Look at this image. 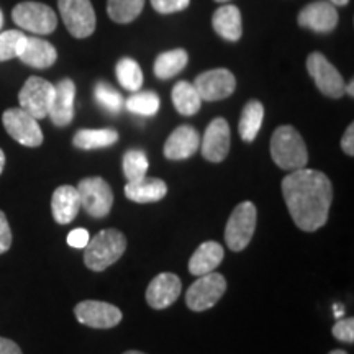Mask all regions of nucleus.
I'll list each match as a JSON object with an SVG mask.
<instances>
[{
	"instance_id": "38",
	"label": "nucleus",
	"mask_w": 354,
	"mask_h": 354,
	"mask_svg": "<svg viewBox=\"0 0 354 354\" xmlns=\"http://www.w3.org/2000/svg\"><path fill=\"white\" fill-rule=\"evenodd\" d=\"M342 148L343 151L348 154V156H353L354 154V125L351 123L344 131L343 138H342Z\"/></svg>"
},
{
	"instance_id": "28",
	"label": "nucleus",
	"mask_w": 354,
	"mask_h": 354,
	"mask_svg": "<svg viewBox=\"0 0 354 354\" xmlns=\"http://www.w3.org/2000/svg\"><path fill=\"white\" fill-rule=\"evenodd\" d=\"M145 0H107V13L115 24H130L138 19Z\"/></svg>"
},
{
	"instance_id": "24",
	"label": "nucleus",
	"mask_w": 354,
	"mask_h": 354,
	"mask_svg": "<svg viewBox=\"0 0 354 354\" xmlns=\"http://www.w3.org/2000/svg\"><path fill=\"white\" fill-rule=\"evenodd\" d=\"M264 120V107L259 100H250L241 112L238 131L243 141L251 143L256 140Z\"/></svg>"
},
{
	"instance_id": "15",
	"label": "nucleus",
	"mask_w": 354,
	"mask_h": 354,
	"mask_svg": "<svg viewBox=\"0 0 354 354\" xmlns=\"http://www.w3.org/2000/svg\"><path fill=\"white\" fill-rule=\"evenodd\" d=\"M299 25L315 33H330L338 25V12L333 3L326 0L308 3L299 13Z\"/></svg>"
},
{
	"instance_id": "29",
	"label": "nucleus",
	"mask_w": 354,
	"mask_h": 354,
	"mask_svg": "<svg viewBox=\"0 0 354 354\" xmlns=\"http://www.w3.org/2000/svg\"><path fill=\"white\" fill-rule=\"evenodd\" d=\"M117 79L123 88L130 92H138L143 86V73H141L140 64L131 57H123L117 63L115 68Z\"/></svg>"
},
{
	"instance_id": "44",
	"label": "nucleus",
	"mask_w": 354,
	"mask_h": 354,
	"mask_svg": "<svg viewBox=\"0 0 354 354\" xmlns=\"http://www.w3.org/2000/svg\"><path fill=\"white\" fill-rule=\"evenodd\" d=\"M123 354H145V353H141V351H135V349H131V351H127V353H123Z\"/></svg>"
},
{
	"instance_id": "46",
	"label": "nucleus",
	"mask_w": 354,
	"mask_h": 354,
	"mask_svg": "<svg viewBox=\"0 0 354 354\" xmlns=\"http://www.w3.org/2000/svg\"><path fill=\"white\" fill-rule=\"evenodd\" d=\"M215 2H228V0H215Z\"/></svg>"
},
{
	"instance_id": "11",
	"label": "nucleus",
	"mask_w": 354,
	"mask_h": 354,
	"mask_svg": "<svg viewBox=\"0 0 354 354\" xmlns=\"http://www.w3.org/2000/svg\"><path fill=\"white\" fill-rule=\"evenodd\" d=\"M307 71L323 95L330 99H339L346 94L344 92L346 84L343 81V76L322 53H312L307 57Z\"/></svg>"
},
{
	"instance_id": "30",
	"label": "nucleus",
	"mask_w": 354,
	"mask_h": 354,
	"mask_svg": "<svg viewBox=\"0 0 354 354\" xmlns=\"http://www.w3.org/2000/svg\"><path fill=\"white\" fill-rule=\"evenodd\" d=\"M159 105H161L159 95L151 91L133 92V95L128 97L125 102V107L131 113L141 115V117H153V115H156Z\"/></svg>"
},
{
	"instance_id": "3",
	"label": "nucleus",
	"mask_w": 354,
	"mask_h": 354,
	"mask_svg": "<svg viewBox=\"0 0 354 354\" xmlns=\"http://www.w3.org/2000/svg\"><path fill=\"white\" fill-rule=\"evenodd\" d=\"M271 156L284 171L304 169L308 162L307 145L294 127L284 125L274 131L271 138Z\"/></svg>"
},
{
	"instance_id": "2",
	"label": "nucleus",
	"mask_w": 354,
	"mask_h": 354,
	"mask_svg": "<svg viewBox=\"0 0 354 354\" xmlns=\"http://www.w3.org/2000/svg\"><path fill=\"white\" fill-rule=\"evenodd\" d=\"M84 263L91 271L102 272L117 263L127 250V238L120 230H102L84 248Z\"/></svg>"
},
{
	"instance_id": "19",
	"label": "nucleus",
	"mask_w": 354,
	"mask_h": 354,
	"mask_svg": "<svg viewBox=\"0 0 354 354\" xmlns=\"http://www.w3.org/2000/svg\"><path fill=\"white\" fill-rule=\"evenodd\" d=\"M51 210L53 218L56 223L68 225L76 218L79 210H81V198L79 192L73 185H61L53 192L51 197Z\"/></svg>"
},
{
	"instance_id": "5",
	"label": "nucleus",
	"mask_w": 354,
	"mask_h": 354,
	"mask_svg": "<svg viewBox=\"0 0 354 354\" xmlns=\"http://www.w3.org/2000/svg\"><path fill=\"white\" fill-rule=\"evenodd\" d=\"M81 209L94 218H104L113 205V192L109 183L102 177H86L77 184Z\"/></svg>"
},
{
	"instance_id": "16",
	"label": "nucleus",
	"mask_w": 354,
	"mask_h": 354,
	"mask_svg": "<svg viewBox=\"0 0 354 354\" xmlns=\"http://www.w3.org/2000/svg\"><path fill=\"white\" fill-rule=\"evenodd\" d=\"M180 290H183V284L176 274H158L146 289V302L151 308L165 310L176 302Z\"/></svg>"
},
{
	"instance_id": "26",
	"label": "nucleus",
	"mask_w": 354,
	"mask_h": 354,
	"mask_svg": "<svg viewBox=\"0 0 354 354\" xmlns=\"http://www.w3.org/2000/svg\"><path fill=\"white\" fill-rule=\"evenodd\" d=\"M189 56L185 50H171L166 53H161L154 61V74H156L158 79H171L177 76V74L183 71L185 66H187Z\"/></svg>"
},
{
	"instance_id": "35",
	"label": "nucleus",
	"mask_w": 354,
	"mask_h": 354,
	"mask_svg": "<svg viewBox=\"0 0 354 354\" xmlns=\"http://www.w3.org/2000/svg\"><path fill=\"white\" fill-rule=\"evenodd\" d=\"M190 0H151V6L158 13L169 15V13L183 12L189 7Z\"/></svg>"
},
{
	"instance_id": "4",
	"label": "nucleus",
	"mask_w": 354,
	"mask_h": 354,
	"mask_svg": "<svg viewBox=\"0 0 354 354\" xmlns=\"http://www.w3.org/2000/svg\"><path fill=\"white\" fill-rule=\"evenodd\" d=\"M258 212L253 202H243L230 215L225 228V241L234 253H240L253 240Z\"/></svg>"
},
{
	"instance_id": "25",
	"label": "nucleus",
	"mask_w": 354,
	"mask_h": 354,
	"mask_svg": "<svg viewBox=\"0 0 354 354\" xmlns=\"http://www.w3.org/2000/svg\"><path fill=\"white\" fill-rule=\"evenodd\" d=\"M172 104H174L176 110L180 115L190 117V115H196L201 110L202 99L198 95L197 88L194 87V84L180 81L172 88Z\"/></svg>"
},
{
	"instance_id": "34",
	"label": "nucleus",
	"mask_w": 354,
	"mask_h": 354,
	"mask_svg": "<svg viewBox=\"0 0 354 354\" xmlns=\"http://www.w3.org/2000/svg\"><path fill=\"white\" fill-rule=\"evenodd\" d=\"M331 333L336 339L343 343H354V320L353 318H343V320H338L335 323Z\"/></svg>"
},
{
	"instance_id": "33",
	"label": "nucleus",
	"mask_w": 354,
	"mask_h": 354,
	"mask_svg": "<svg viewBox=\"0 0 354 354\" xmlns=\"http://www.w3.org/2000/svg\"><path fill=\"white\" fill-rule=\"evenodd\" d=\"M26 37L19 30H8L0 33V63L19 57Z\"/></svg>"
},
{
	"instance_id": "10",
	"label": "nucleus",
	"mask_w": 354,
	"mask_h": 354,
	"mask_svg": "<svg viewBox=\"0 0 354 354\" xmlns=\"http://www.w3.org/2000/svg\"><path fill=\"white\" fill-rule=\"evenodd\" d=\"M2 123L8 135L26 148H38L43 143V131L38 120L24 109L6 110L2 115Z\"/></svg>"
},
{
	"instance_id": "22",
	"label": "nucleus",
	"mask_w": 354,
	"mask_h": 354,
	"mask_svg": "<svg viewBox=\"0 0 354 354\" xmlns=\"http://www.w3.org/2000/svg\"><path fill=\"white\" fill-rule=\"evenodd\" d=\"M225 251L223 246L216 241H205L197 248L196 253L189 261V271L194 276H203V274L214 272L216 266L223 261Z\"/></svg>"
},
{
	"instance_id": "39",
	"label": "nucleus",
	"mask_w": 354,
	"mask_h": 354,
	"mask_svg": "<svg viewBox=\"0 0 354 354\" xmlns=\"http://www.w3.org/2000/svg\"><path fill=\"white\" fill-rule=\"evenodd\" d=\"M0 354H21V349L12 339L0 338Z\"/></svg>"
},
{
	"instance_id": "8",
	"label": "nucleus",
	"mask_w": 354,
	"mask_h": 354,
	"mask_svg": "<svg viewBox=\"0 0 354 354\" xmlns=\"http://www.w3.org/2000/svg\"><path fill=\"white\" fill-rule=\"evenodd\" d=\"M61 19L74 38H87L94 33L97 20L91 0H57Z\"/></svg>"
},
{
	"instance_id": "13",
	"label": "nucleus",
	"mask_w": 354,
	"mask_h": 354,
	"mask_svg": "<svg viewBox=\"0 0 354 354\" xmlns=\"http://www.w3.org/2000/svg\"><path fill=\"white\" fill-rule=\"evenodd\" d=\"M194 87L197 88L202 100L216 102L227 99L233 94L234 88H236V79L228 69L218 68L197 76Z\"/></svg>"
},
{
	"instance_id": "40",
	"label": "nucleus",
	"mask_w": 354,
	"mask_h": 354,
	"mask_svg": "<svg viewBox=\"0 0 354 354\" xmlns=\"http://www.w3.org/2000/svg\"><path fill=\"white\" fill-rule=\"evenodd\" d=\"M328 2L333 3L335 7H343V6H346L349 0H328Z\"/></svg>"
},
{
	"instance_id": "12",
	"label": "nucleus",
	"mask_w": 354,
	"mask_h": 354,
	"mask_svg": "<svg viewBox=\"0 0 354 354\" xmlns=\"http://www.w3.org/2000/svg\"><path fill=\"white\" fill-rule=\"evenodd\" d=\"M76 318L82 325L95 330H109L122 322V310L112 304L99 300H84L74 308Z\"/></svg>"
},
{
	"instance_id": "14",
	"label": "nucleus",
	"mask_w": 354,
	"mask_h": 354,
	"mask_svg": "<svg viewBox=\"0 0 354 354\" xmlns=\"http://www.w3.org/2000/svg\"><path fill=\"white\" fill-rule=\"evenodd\" d=\"M230 145H232V135H230L228 122L220 117L212 120L201 141L203 158L210 162H221L228 156Z\"/></svg>"
},
{
	"instance_id": "23",
	"label": "nucleus",
	"mask_w": 354,
	"mask_h": 354,
	"mask_svg": "<svg viewBox=\"0 0 354 354\" xmlns=\"http://www.w3.org/2000/svg\"><path fill=\"white\" fill-rule=\"evenodd\" d=\"M212 25L216 35L227 41H238L243 35V21L240 8L234 6H223L215 10Z\"/></svg>"
},
{
	"instance_id": "32",
	"label": "nucleus",
	"mask_w": 354,
	"mask_h": 354,
	"mask_svg": "<svg viewBox=\"0 0 354 354\" xmlns=\"http://www.w3.org/2000/svg\"><path fill=\"white\" fill-rule=\"evenodd\" d=\"M94 95L97 104L110 113H118L123 107H125V100H123L120 92H117L112 86H109V84L105 82L97 84L94 88Z\"/></svg>"
},
{
	"instance_id": "27",
	"label": "nucleus",
	"mask_w": 354,
	"mask_h": 354,
	"mask_svg": "<svg viewBox=\"0 0 354 354\" xmlns=\"http://www.w3.org/2000/svg\"><path fill=\"white\" fill-rule=\"evenodd\" d=\"M118 141V133L112 128L104 130H79L74 135L73 143L79 149H99L109 148Z\"/></svg>"
},
{
	"instance_id": "9",
	"label": "nucleus",
	"mask_w": 354,
	"mask_h": 354,
	"mask_svg": "<svg viewBox=\"0 0 354 354\" xmlns=\"http://www.w3.org/2000/svg\"><path fill=\"white\" fill-rule=\"evenodd\" d=\"M53 95H55V86L51 82L37 76L28 77L19 94L20 109H24L37 120H41L48 117Z\"/></svg>"
},
{
	"instance_id": "1",
	"label": "nucleus",
	"mask_w": 354,
	"mask_h": 354,
	"mask_svg": "<svg viewBox=\"0 0 354 354\" xmlns=\"http://www.w3.org/2000/svg\"><path fill=\"white\" fill-rule=\"evenodd\" d=\"M281 189L295 227L308 233L325 227L333 202V185L328 176L304 167L287 174Z\"/></svg>"
},
{
	"instance_id": "6",
	"label": "nucleus",
	"mask_w": 354,
	"mask_h": 354,
	"mask_svg": "<svg viewBox=\"0 0 354 354\" xmlns=\"http://www.w3.org/2000/svg\"><path fill=\"white\" fill-rule=\"evenodd\" d=\"M12 19L17 26L35 35H50L56 30L57 17L51 7L41 2H21L13 8Z\"/></svg>"
},
{
	"instance_id": "20",
	"label": "nucleus",
	"mask_w": 354,
	"mask_h": 354,
	"mask_svg": "<svg viewBox=\"0 0 354 354\" xmlns=\"http://www.w3.org/2000/svg\"><path fill=\"white\" fill-rule=\"evenodd\" d=\"M19 57L21 63L30 66V68L48 69L56 63L57 51L50 41H46V39L26 37Z\"/></svg>"
},
{
	"instance_id": "31",
	"label": "nucleus",
	"mask_w": 354,
	"mask_h": 354,
	"mask_svg": "<svg viewBox=\"0 0 354 354\" xmlns=\"http://www.w3.org/2000/svg\"><path fill=\"white\" fill-rule=\"evenodd\" d=\"M123 172L128 183L138 180L148 172V156L141 149H130L123 156Z\"/></svg>"
},
{
	"instance_id": "21",
	"label": "nucleus",
	"mask_w": 354,
	"mask_h": 354,
	"mask_svg": "<svg viewBox=\"0 0 354 354\" xmlns=\"http://www.w3.org/2000/svg\"><path fill=\"white\" fill-rule=\"evenodd\" d=\"M167 185L165 180L158 179V177H141L138 180L127 183L125 185V196L131 202L136 203H151L159 202L166 197Z\"/></svg>"
},
{
	"instance_id": "37",
	"label": "nucleus",
	"mask_w": 354,
	"mask_h": 354,
	"mask_svg": "<svg viewBox=\"0 0 354 354\" xmlns=\"http://www.w3.org/2000/svg\"><path fill=\"white\" fill-rule=\"evenodd\" d=\"M88 240H91V234L84 228H76L68 234V245L76 248V250H84Z\"/></svg>"
},
{
	"instance_id": "17",
	"label": "nucleus",
	"mask_w": 354,
	"mask_h": 354,
	"mask_svg": "<svg viewBox=\"0 0 354 354\" xmlns=\"http://www.w3.org/2000/svg\"><path fill=\"white\" fill-rule=\"evenodd\" d=\"M74 99H76V84L71 79H63L56 84L50 112H48V117L56 127H68L73 122Z\"/></svg>"
},
{
	"instance_id": "18",
	"label": "nucleus",
	"mask_w": 354,
	"mask_h": 354,
	"mask_svg": "<svg viewBox=\"0 0 354 354\" xmlns=\"http://www.w3.org/2000/svg\"><path fill=\"white\" fill-rule=\"evenodd\" d=\"M201 148V135L196 128L183 125L171 133L165 143V156L171 161H183Z\"/></svg>"
},
{
	"instance_id": "41",
	"label": "nucleus",
	"mask_w": 354,
	"mask_h": 354,
	"mask_svg": "<svg viewBox=\"0 0 354 354\" xmlns=\"http://www.w3.org/2000/svg\"><path fill=\"white\" fill-rule=\"evenodd\" d=\"M3 167H6V154H3L2 149H0V174H2Z\"/></svg>"
},
{
	"instance_id": "42",
	"label": "nucleus",
	"mask_w": 354,
	"mask_h": 354,
	"mask_svg": "<svg viewBox=\"0 0 354 354\" xmlns=\"http://www.w3.org/2000/svg\"><path fill=\"white\" fill-rule=\"evenodd\" d=\"M353 86H354V81H349V84L348 86H344V92H348L349 95H354V92H353Z\"/></svg>"
},
{
	"instance_id": "43",
	"label": "nucleus",
	"mask_w": 354,
	"mask_h": 354,
	"mask_svg": "<svg viewBox=\"0 0 354 354\" xmlns=\"http://www.w3.org/2000/svg\"><path fill=\"white\" fill-rule=\"evenodd\" d=\"M328 354H348V353L343 351V349H333V351L328 353Z\"/></svg>"
},
{
	"instance_id": "7",
	"label": "nucleus",
	"mask_w": 354,
	"mask_h": 354,
	"mask_svg": "<svg viewBox=\"0 0 354 354\" xmlns=\"http://www.w3.org/2000/svg\"><path fill=\"white\" fill-rule=\"evenodd\" d=\"M185 294V304L194 312H203L216 305L227 292V279L218 272H209L198 276Z\"/></svg>"
},
{
	"instance_id": "45",
	"label": "nucleus",
	"mask_w": 354,
	"mask_h": 354,
	"mask_svg": "<svg viewBox=\"0 0 354 354\" xmlns=\"http://www.w3.org/2000/svg\"><path fill=\"white\" fill-rule=\"evenodd\" d=\"M2 25H3V13L0 10V28H2Z\"/></svg>"
},
{
	"instance_id": "36",
	"label": "nucleus",
	"mask_w": 354,
	"mask_h": 354,
	"mask_svg": "<svg viewBox=\"0 0 354 354\" xmlns=\"http://www.w3.org/2000/svg\"><path fill=\"white\" fill-rule=\"evenodd\" d=\"M12 246V232L8 227L7 216L0 210V254L7 253Z\"/></svg>"
}]
</instances>
